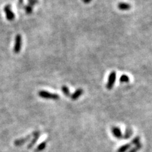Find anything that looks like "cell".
Listing matches in <instances>:
<instances>
[{"label": "cell", "mask_w": 152, "mask_h": 152, "mask_svg": "<svg viewBox=\"0 0 152 152\" xmlns=\"http://www.w3.org/2000/svg\"><path fill=\"white\" fill-rule=\"evenodd\" d=\"M23 8H24L26 13H27V14L32 13V10H33V7L32 6L29 5V4H27V5L23 6Z\"/></svg>", "instance_id": "4fadbf2b"}, {"label": "cell", "mask_w": 152, "mask_h": 152, "mask_svg": "<svg viewBox=\"0 0 152 152\" xmlns=\"http://www.w3.org/2000/svg\"><path fill=\"white\" fill-rule=\"evenodd\" d=\"M120 82L121 83H129V77H128L127 75L123 74L121 76V77L119 79Z\"/></svg>", "instance_id": "7c38bea8"}, {"label": "cell", "mask_w": 152, "mask_h": 152, "mask_svg": "<svg viewBox=\"0 0 152 152\" xmlns=\"http://www.w3.org/2000/svg\"><path fill=\"white\" fill-rule=\"evenodd\" d=\"M111 131L113 136L117 139H123V134L120 129V128L118 127L113 126L111 129Z\"/></svg>", "instance_id": "5b68a950"}, {"label": "cell", "mask_w": 152, "mask_h": 152, "mask_svg": "<svg viewBox=\"0 0 152 152\" xmlns=\"http://www.w3.org/2000/svg\"><path fill=\"white\" fill-rule=\"evenodd\" d=\"M38 94L41 98H45V99H58L60 98V96L58 94L51 93L50 92H48L46 91H40L38 93Z\"/></svg>", "instance_id": "6da1fadb"}, {"label": "cell", "mask_w": 152, "mask_h": 152, "mask_svg": "<svg viewBox=\"0 0 152 152\" xmlns=\"http://www.w3.org/2000/svg\"><path fill=\"white\" fill-rule=\"evenodd\" d=\"M31 135H28L25 137H23V138L17 140L15 141V145H16L17 146H21L29 140L31 139Z\"/></svg>", "instance_id": "52a82bcc"}, {"label": "cell", "mask_w": 152, "mask_h": 152, "mask_svg": "<svg viewBox=\"0 0 152 152\" xmlns=\"http://www.w3.org/2000/svg\"><path fill=\"white\" fill-rule=\"evenodd\" d=\"M139 144H140V137L139 136H136L132 140L131 145L136 146Z\"/></svg>", "instance_id": "5bb4252c"}, {"label": "cell", "mask_w": 152, "mask_h": 152, "mask_svg": "<svg viewBox=\"0 0 152 152\" xmlns=\"http://www.w3.org/2000/svg\"><path fill=\"white\" fill-rule=\"evenodd\" d=\"M141 147H142V145L140 143V144H139V145H136V146L134 147V148H132L129 152H137V151H138L141 148Z\"/></svg>", "instance_id": "e0dca14e"}, {"label": "cell", "mask_w": 152, "mask_h": 152, "mask_svg": "<svg viewBox=\"0 0 152 152\" xmlns=\"http://www.w3.org/2000/svg\"><path fill=\"white\" fill-rule=\"evenodd\" d=\"M131 144H126L121 146L117 151V152H126L130 148Z\"/></svg>", "instance_id": "8fae6325"}, {"label": "cell", "mask_w": 152, "mask_h": 152, "mask_svg": "<svg viewBox=\"0 0 152 152\" xmlns=\"http://www.w3.org/2000/svg\"><path fill=\"white\" fill-rule=\"evenodd\" d=\"M92 0H83V1L85 3V4H88L90 2H91Z\"/></svg>", "instance_id": "d6986e66"}, {"label": "cell", "mask_w": 152, "mask_h": 152, "mask_svg": "<svg viewBox=\"0 0 152 152\" xmlns=\"http://www.w3.org/2000/svg\"><path fill=\"white\" fill-rule=\"evenodd\" d=\"M116 79V72L115 71H112V72L109 75L108 82L106 85V87L108 89H112L113 87V85L115 84Z\"/></svg>", "instance_id": "277c9868"}, {"label": "cell", "mask_w": 152, "mask_h": 152, "mask_svg": "<svg viewBox=\"0 0 152 152\" xmlns=\"http://www.w3.org/2000/svg\"><path fill=\"white\" fill-rule=\"evenodd\" d=\"M83 92L84 91L83 89H77L72 95H71L70 98L72 100H77V99L83 94Z\"/></svg>", "instance_id": "ba28073f"}, {"label": "cell", "mask_w": 152, "mask_h": 152, "mask_svg": "<svg viewBox=\"0 0 152 152\" xmlns=\"http://www.w3.org/2000/svg\"><path fill=\"white\" fill-rule=\"evenodd\" d=\"M33 135H34V139H33L31 142H30V144L28 145V148H31L32 147L34 146L36 143L37 141L38 140L40 136V132L39 131H35L33 133Z\"/></svg>", "instance_id": "8992f818"}, {"label": "cell", "mask_w": 152, "mask_h": 152, "mask_svg": "<svg viewBox=\"0 0 152 152\" xmlns=\"http://www.w3.org/2000/svg\"><path fill=\"white\" fill-rule=\"evenodd\" d=\"M28 2L29 5L31 6H33V5H35L36 4H37L38 3V0H28Z\"/></svg>", "instance_id": "ac0fdd59"}, {"label": "cell", "mask_w": 152, "mask_h": 152, "mask_svg": "<svg viewBox=\"0 0 152 152\" xmlns=\"http://www.w3.org/2000/svg\"><path fill=\"white\" fill-rule=\"evenodd\" d=\"M46 141L42 142V143H41L39 146H37L36 151H39L43 150L46 148Z\"/></svg>", "instance_id": "9a60e30c"}, {"label": "cell", "mask_w": 152, "mask_h": 152, "mask_svg": "<svg viewBox=\"0 0 152 152\" xmlns=\"http://www.w3.org/2000/svg\"><path fill=\"white\" fill-rule=\"evenodd\" d=\"M22 38L20 34H17L15 38V45L13 47V51L15 53H20L22 49Z\"/></svg>", "instance_id": "7a4b0ae2"}, {"label": "cell", "mask_w": 152, "mask_h": 152, "mask_svg": "<svg viewBox=\"0 0 152 152\" xmlns=\"http://www.w3.org/2000/svg\"><path fill=\"white\" fill-rule=\"evenodd\" d=\"M61 90H62V92L65 95V96H69L70 95V91L69 88L66 86H63L61 87Z\"/></svg>", "instance_id": "2e32d148"}, {"label": "cell", "mask_w": 152, "mask_h": 152, "mask_svg": "<svg viewBox=\"0 0 152 152\" xmlns=\"http://www.w3.org/2000/svg\"><path fill=\"white\" fill-rule=\"evenodd\" d=\"M131 8L130 4L127 3H124L121 2L118 4V8L121 10H129Z\"/></svg>", "instance_id": "9c48e42d"}, {"label": "cell", "mask_w": 152, "mask_h": 152, "mask_svg": "<svg viewBox=\"0 0 152 152\" xmlns=\"http://www.w3.org/2000/svg\"><path fill=\"white\" fill-rule=\"evenodd\" d=\"M132 130L131 128H127L125 131L124 135H123V139H129V137L132 135Z\"/></svg>", "instance_id": "30bf717a"}, {"label": "cell", "mask_w": 152, "mask_h": 152, "mask_svg": "<svg viewBox=\"0 0 152 152\" xmlns=\"http://www.w3.org/2000/svg\"><path fill=\"white\" fill-rule=\"evenodd\" d=\"M4 12L6 13V18L8 21H13L15 18V15L12 10V7L10 4H7L4 7Z\"/></svg>", "instance_id": "3957f363"}]
</instances>
